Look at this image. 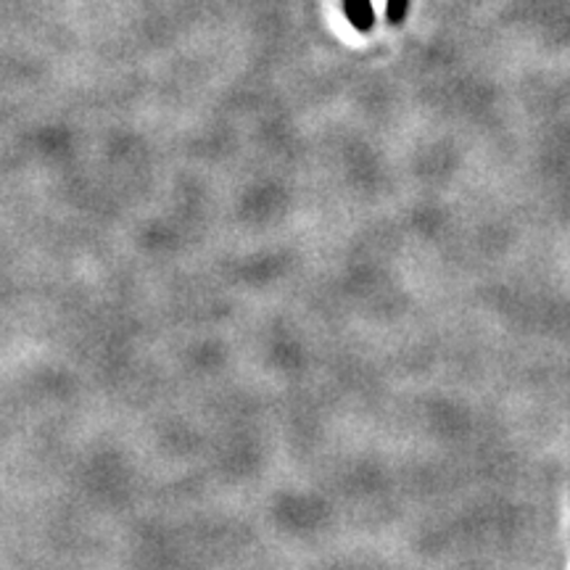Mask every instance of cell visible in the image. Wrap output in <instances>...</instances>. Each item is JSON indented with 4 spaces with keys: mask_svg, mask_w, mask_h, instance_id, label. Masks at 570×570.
I'll return each mask as SVG.
<instances>
[{
    "mask_svg": "<svg viewBox=\"0 0 570 570\" xmlns=\"http://www.w3.org/2000/svg\"><path fill=\"white\" fill-rule=\"evenodd\" d=\"M410 13V0H389L386 3V17L391 24H402Z\"/></svg>",
    "mask_w": 570,
    "mask_h": 570,
    "instance_id": "cell-2",
    "label": "cell"
},
{
    "mask_svg": "<svg viewBox=\"0 0 570 570\" xmlns=\"http://www.w3.org/2000/svg\"><path fill=\"white\" fill-rule=\"evenodd\" d=\"M344 11L354 30L370 32L375 27L373 0H344Z\"/></svg>",
    "mask_w": 570,
    "mask_h": 570,
    "instance_id": "cell-1",
    "label": "cell"
}]
</instances>
